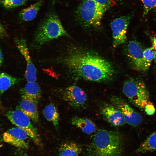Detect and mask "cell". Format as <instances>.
I'll use <instances>...</instances> for the list:
<instances>
[{
	"label": "cell",
	"instance_id": "6da1fadb",
	"mask_svg": "<svg viewBox=\"0 0 156 156\" xmlns=\"http://www.w3.org/2000/svg\"><path fill=\"white\" fill-rule=\"evenodd\" d=\"M75 79L91 81H110L115 71L112 64L101 56L91 52L70 48L55 59Z\"/></svg>",
	"mask_w": 156,
	"mask_h": 156
},
{
	"label": "cell",
	"instance_id": "7a4b0ae2",
	"mask_svg": "<svg viewBox=\"0 0 156 156\" xmlns=\"http://www.w3.org/2000/svg\"><path fill=\"white\" fill-rule=\"evenodd\" d=\"M88 156H122L124 140L119 131L100 129L86 149Z\"/></svg>",
	"mask_w": 156,
	"mask_h": 156
},
{
	"label": "cell",
	"instance_id": "3957f363",
	"mask_svg": "<svg viewBox=\"0 0 156 156\" xmlns=\"http://www.w3.org/2000/svg\"><path fill=\"white\" fill-rule=\"evenodd\" d=\"M69 36L60 20L55 14H51L42 22L35 32L31 47L38 49L51 40L59 37Z\"/></svg>",
	"mask_w": 156,
	"mask_h": 156
},
{
	"label": "cell",
	"instance_id": "277c9868",
	"mask_svg": "<svg viewBox=\"0 0 156 156\" xmlns=\"http://www.w3.org/2000/svg\"><path fill=\"white\" fill-rule=\"evenodd\" d=\"M122 92L130 102L136 107L143 109L149 101V95L144 83L133 78L125 82Z\"/></svg>",
	"mask_w": 156,
	"mask_h": 156
},
{
	"label": "cell",
	"instance_id": "5b68a950",
	"mask_svg": "<svg viewBox=\"0 0 156 156\" xmlns=\"http://www.w3.org/2000/svg\"><path fill=\"white\" fill-rule=\"evenodd\" d=\"M106 10L94 0H83L77 9L80 20L85 25L96 27L100 25Z\"/></svg>",
	"mask_w": 156,
	"mask_h": 156
},
{
	"label": "cell",
	"instance_id": "8992f818",
	"mask_svg": "<svg viewBox=\"0 0 156 156\" xmlns=\"http://www.w3.org/2000/svg\"><path fill=\"white\" fill-rule=\"evenodd\" d=\"M6 116L13 124L24 130L35 144L41 145V142L38 130L28 116L17 109L8 111Z\"/></svg>",
	"mask_w": 156,
	"mask_h": 156
},
{
	"label": "cell",
	"instance_id": "52a82bcc",
	"mask_svg": "<svg viewBox=\"0 0 156 156\" xmlns=\"http://www.w3.org/2000/svg\"><path fill=\"white\" fill-rule=\"evenodd\" d=\"M111 103L122 113L126 123L134 127L138 126L142 123L141 115L135 111L124 100L116 96H112L109 99Z\"/></svg>",
	"mask_w": 156,
	"mask_h": 156
},
{
	"label": "cell",
	"instance_id": "ba28073f",
	"mask_svg": "<svg viewBox=\"0 0 156 156\" xmlns=\"http://www.w3.org/2000/svg\"><path fill=\"white\" fill-rule=\"evenodd\" d=\"M62 97L71 107L77 109L84 108L87 100L84 91L75 85L70 86L65 88L62 92Z\"/></svg>",
	"mask_w": 156,
	"mask_h": 156
},
{
	"label": "cell",
	"instance_id": "9c48e42d",
	"mask_svg": "<svg viewBox=\"0 0 156 156\" xmlns=\"http://www.w3.org/2000/svg\"><path fill=\"white\" fill-rule=\"evenodd\" d=\"M128 55L133 68L139 71H145L149 68L144 56V50L140 44L135 40L129 42L127 46Z\"/></svg>",
	"mask_w": 156,
	"mask_h": 156
},
{
	"label": "cell",
	"instance_id": "30bf717a",
	"mask_svg": "<svg viewBox=\"0 0 156 156\" xmlns=\"http://www.w3.org/2000/svg\"><path fill=\"white\" fill-rule=\"evenodd\" d=\"M130 20L129 16H123L116 18L111 23L110 26L112 32L114 47H116L126 41Z\"/></svg>",
	"mask_w": 156,
	"mask_h": 156
},
{
	"label": "cell",
	"instance_id": "8fae6325",
	"mask_svg": "<svg viewBox=\"0 0 156 156\" xmlns=\"http://www.w3.org/2000/svg\"><path fill=\"white\" fill-rule=\"evenodd\" d=\"M16 46L24 57L26 63L25 73L28 82L36 81L37 79L36 69L31 59L26 40L23 38H16L14 40Z\"/></svg>",
	"mask_w": 156,
	"mask_h": 156
},
{
	"label": "cell",
	"instance_id": "7c38bea8",
	"mask_svg": "<svg viewBox=\"0 0 156 156\" xmlns=\"http://www.w3.org/2000/svg\"><path fill=\"white\" fill-rule=\"evenodd\" d=\"M99 109L104 120L112 126L120 127L126 123L122 113L112 103L102 102Z\"/></svg>",
	"mask_w": 156,
	"mask_h": 156
},
{
	"label": "cell",
	"instance_id": "4fadbf2b",
	"mask_svg": "<svg viewBox=\"0 0 156 156\" xmlns=\"http://www.w3.org/2000/svg\"><path fill=\"white\" fill-rule=\"evenodd\" d=\"M29 138L26 132L18 127H13L4 133V142L15 147L27 149L29 147L28 139Z\"/></svg>",
	"mask_w": 156,
	"mask_h": 156
},
{
	"label": "cell",
	"instance_id": "5bb4252c",
	"mask_svg": "<svg viewBox=\"0 0 156 156\" xmlns=\"http://www.w3.org/2000/svg\"><path fill=\"white\" fill-rule=\"evenodd\" d=\"M22 99L17 109L28 116L33 122L38 121L39 114L38 110L37 104L38 101L21 97Z\"/></svg>",
	"mask_w": 156,
	"mask_h": 156
},
{
	"label": "cell",
	"instance_id": "9a60e30c",
	"mask_svg": "<svg viewBox=\"0 0 156 156\" xmlns=\"http://www.w3.org/2000/svg\"><path fill=\"white\" fill-rule=\"evenodd\" d=\"M71 124L80 129L85 133L90 134L96 129L95 125L91 120L84 117L74 116L71 119Z\"/></svg>",
	"mask_w": 156,
	"mask_h": 156
},
{
	"label": "cell",
	"instance_id": "2e32d148",
	"mask_svg": "<svg viewBox=\"0 0 156 156\" xmlns=\"http://www.w3.org/2000/svg\"><path fill=\"white\" fill-rule=\"evenodd\" d=\"M21 97L39 101L41 97L40 87L36 81L28 82L21 90Z\"/></svg>",
	"mask_w": 156,
	"mask_h": 156
},
{
	"label": "cell",
	"instance_id": "e0dca14e",
	"mask_svg": "<svg viewBox=\"0 0 156 156\" xmlns=\"http://www.w3.org/2000/svg\"><path fill=\"white\" fill-rule=\"evenodd\" d=\"M80 145L75 142H66L62 144L58 150V156H79L82 151Z\"/></svg>",
	"mask_w": 156,
	"mask_h": 156
},
{
	"label": "cell",
	"instance_id": "ac0fdd59",
	"mask_svg": "<svg viewBox=\"0 0 156 156\" xmlns=\"http://www.w3.org/2000/svg\"><path fill=\"white\" fill-rule=\"evenodd\" d=\"M42 0H40L22 10L19 14L20 18L25 21H30L33 20L36 17L42 5Z\"/></svg>",
	"mask_w": 156,
	"mask_h": 156
},
{
	"label": "cell",
	"instance_id": "d6986e66",
	"mask_svg": "<svg viewBox=\"0 0 156 156\" xmlns=\"http://www.w3.org/2000/svg\"><path fill=\"white\" fill-rule=\"evenodd\" d=\"M156 150V131L152 133L135 150V153H143Z\"/></svg>",
	"mask_w": 156,
	"mask_h": 156
},
{
	"label": "cell",
	"instance_id": "ffe728a7",
	"mask_svg": "<svg viewBox=\"0 0 156 156\" xmlns=\"http://www.w3.org/2000/svg\"><path fill=\"white\" fill-rule=\"evenodd\" d=\"M43 114L45 118L51 122L56 129L59 127L60 116L56 107L52 104L46 106L43 110Z\"/></svg>",
	"mask_w": 156,
	"mask_h": 156
},
{
	"label": "cell",
	"instance_id": "44dd1931",
	"mask_svg": "<svg viewBox=\"0 0 156 156\" xmlns=\"http://www.w3.org/2000/svg\"><path fill=\"white\" fill-rule=\"evenodd\" d=\"M20 79L4 72H0V95L17 83Z\"/></svg>",
	"mask_w": 156,
	"mask_h": 156
},
{
	"label": "cell",
	"instance_id": "7402d4cb",
	"mask_svg": "<svg viewBox=\"0 0 156 156\" xmlns=\"http://www.w3.org/2000/svg\"><path fill=\"white\" fill-rule=\"evenodd\" d=\"M27 0H3V6L8 9L12 8L25 4Z\"/></svg>",
	"mask_w": 156,
	"mask_h": 156
},
{
	"label": "cell",
	"instance_id": "603a6c76",
	"mask_svg": "<svg viewBox=\"0 0 156 156\" xmlns=\"http://www.w3.org/2000/svg\"><path fill=\"white\" fill-rule=\"evenodd\" d=\"M156 51L153 50L151 47L146 49L144 51V56L148 67H149L151 62L154 59Z\"/></svg>",
	"mask_w": 156,
	"mask_h": 156
},
{
	"label": "cell",
	"instance_id": "cb8c5ba5",
	"mask_svg": "<svg viewBox=\"0 0 156 156\" xmlns=\"http://www.w3.org/2000/svg\"><path fill=\"white\" fill-rule=\"evenodd\" d=\"M144 11L143 15H146L151 10L156 8V0H141Z\"/></svg>",
	"mask_w": 156,
	"mask_h": 156
},
{
	"label": "cell",
	"instance_id": "d4e9b609",
	"mask_svg": "<svg viewBox=\"0 0 156 156\" xmlns=\"http://www.w3.org/2000/svg\"><path fill=\"white\" fill-rule=\"evenodd\" d=\"M145 111L149 115H153L155 112V109L153 103L149 101L145 106Z\"/></svg>",
	"mask_w": 156,
	"mask_h": 156
},
{
	"label": "cell",
	"instance_id": "484cf974",
	"mask_svg": "<svg viewBox=\"0 0 156 156\" xmlns=\"http://www.w3.org/2000/svg\"><path fill=\"white\" fill-rule=\"evenodd\" d=\"M94 0L106 10L112 5V1L111 0Z\"/></svg>",
	"mask_w": 156,
	"mask_h": 156
},
{
	"label": "cell",
	"instance_id": "4316f807",
	"mask_svg": "<svg viewBox=\"0 0 156 156\" xmlns=\"http://www.w3.org/2000/svg\"><path fill=\"white\" fill-rule=\"evenodd\" d=\"M8 37L6 31L0 22V38H4Z\"/></svg>",
	"mask_w": 156,
	"mask_h": 156
},
{
	"label": "cell",
	"instance_id": "83f0119b",
	"mask_svg": "<svg viewBox=\"0 0 156 156\" xmlns=\"http://www.w3.org/2000/svg\"><path fill=\"white\" fill-rule=\"evenodd\" d=\"M151 48L153 50L156 51V37L154 38L153 39L152 45Z\"/></svg>",
	"mask_w": 156,
	"mask_h": 156
},
{
	"label": "cell",
	"instance_id": "f1b7e54d",
	"mask_svg": "<svg viewBox=\"0 0 156 156\" xmlns=\"http://www.w3.org/2000/svg\"><path fill=\"white\" fill-rule=\"evenodd\" d=\"M3 61V57L2 52L0 49V67H1Z\"/></svg>",
	"mask_w": 156,
	"mask_h": 156
},
{
	"label": "cell",
	"instance_id": "f546056e",
	"mask_svg": "<svg viewBox=\"0 0 156 156\" xmlns=\"http://www.w3.org/2000/svg\"><path fill=\"white\" fill-rule=\"evenodd\" d=\"M154 60L155 62L156 63V53L155 55L154 58Z\"/></svg>",
	"mask_w": 156,
	"mask_h": 156
},
{
	"label": "cell",
	"instance_id": "4dcf8cb0",
	"mask_svg": "<svg viewBox=\"0 0 156 156\" xmlns=\"http://www.w3.org/2000/svg\"><path fill=\"white\" fill-rule=\"evenodd\" d=\"M1 104H0V109H1Z\"/></svg>",
	"mask_w": 156,
	"mask_h": 156
},
{
	"label": "cell",
	"instance_id": "1f68e13d",
	"mask_svg": "<svg viewBox=\"0 0 156 156\" xmlns=\"http://www.w3.org/2000/svg\"><path fill=\"white\" fill-rule=\"evenodd\" d=\"M1 1V0H0V3Z\"/></svg>",
	"mask_w": 156,
	"mask_h": 156
}]
</instances>
